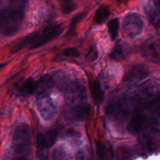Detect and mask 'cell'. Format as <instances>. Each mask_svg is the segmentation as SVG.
<instances>
[{
	"mask_svg": "<svg viewBox=\"0 0 160 160\" xmlns=\"http://www.w3.org/2000/svg\"><path fill=\"white\" fill-rule=\"evenodd\" d=\"M23 12L16 8H7L0 12V33L6 36L16 34L23 20Z\"/></svg>",
	"mask_w": 160,
	"mask_h": 160,
	"instance_id": "obj_1",
	"label": "cell"
},
{
	"mask_svg": "<svg viewBox=\"0 0 160 160\" xmlns=\"http://www.w3.org/2000/svg\"><path fill=\"white\" fill-rule=\"evenodd\" d=\"M31 129L24 122L17 125L13 131L12 144L14 150L18 154H24L30 150Z\"/></svg>",
	"mask_w": 160,
	"mask_h": 160,
	"instance_id": "obj_2",
	"label": "cell"
},
{
	"mask_svg": "<svg viewBox=\"0 0 160 160\" xmlns=\"http://www.w3.org/2000/svg\"><path fill=\"white\" fill-rule=\"evenodd\" d=\"M61 24H54L46 27L40 33H34L28 47L29 49L38 48L56 38L61 32Z\"/></svg>",
	"mask_w": 160,
	"mask_h": 160,
	"instance_id": "obj_3",
	"label": "cell"
},
{
	"mask_svg": "<svg viewBox=\"0 0 160 160\" xmlns=\"http://www.w3.org/2000/svg\"><path fill=\"white\" fill-rule=\"evenodd\" d=\"M142 26L143 22L137 14H128L123 19V31L129 38H134L139 35L142 31Z\"/></svg>",
	"mask_w": 160,
	"mask_h": 160,
	"instance_id": "obj_4",
	"label": "cell"
},
{
	"mask_svg": "<svg viewBox=\"0 0 160 160\" xmlns=\"http://www.w3.org/2000/svg\"><path fill=\"white\" fill-rule=\"evenodd\" d=\"M37 108L42 118L45 121L52 120L57 114V108L48 96L37 98Z\"/></svg>",
	"mask_w": 160,
	"mask_h": 160,
	"instance_id": "obj_5",
	"label": "cell"
},
{
	"mask_svg": "<svg viewBox=\"0 0 160 160\" xmlns=\"http://www.w3.org/2000/svg\"><path fill=\"white\" fill-rule=\"evenodd\" d=\"M142 55L152 61H160V39H156L143 45L141 48Z\"/></svg>",
	"mask_w": 160,
	"mask_h": 160,
	"instance_id": "obj_6",
	"label": "cell"
},
{
	"mask_svg": "<svg viewBox=\"0 0 160 160\" xmlns=\"http://www.w3.org/2000/svg\"><path fill=\"white\" fill-rule=\"evenodd\" d=\"M66 94L68 101L73 104L77 101H81L85 97V91L83 87L79 83L72 82L67 87Z\"/></svg>",
	"mask_w": 160,
	"mask_h": 160,
	"instance_id": "obj_7",
	"label": "cell"
},
{
	"mask_svg": "<svg viewBox=\"0 0 160 160\" xmlns=\"http://www.w3.org/2000/svg\"><path fill=\"white\" fill-rule=\"evenodd\" d=\"M149 74L148 68L144 64H136L128 71L125 80L128 82L137 81L145 78Z\"/></svg>",
	"mask_w": 160,
	"mask_h": 160,
	"instance_id": "obj_8",
	"label": "cell"
},
{
	"mask_svg": "<svg viewBox=\"0 0 160 160\" xmlns=\"http://www.w3.org/2000/svg\"><path fill=\"white\" fill-rule=\"evenodd\" d=\"M144 11L151 23L160 28V6L151 0L145 6Z\"/></svg>",
	"mask_w": 160,
	"mask_h": 160,
	"instance_id": "obj_9",
	"label": "cell"
},
{
	"mask_svg": "<svg viewBox=\"0 0 160 160\" xmlns=\"http://www.w3.org/2000/svg\"><path fill=\"white\" fill-rule=\"evenodd\" d=\"M91 108L89 104L79 103L74 105L69 112V116L76 121H82L91 114Z\"/></svg>",
	"mask_w": 160,
	"mask_h": 160,
	"instance_id": "obj_10",
	"label": "cell"
},
{
	"mask_svg": "<svg viewBox=\"0 0 160 160\" xmlns=\"http://www.w3.org/2000/svg\"><path fill=\"white\" fill-rule=\"evenodd\" d=\"M147 118L143 114H137L131 118L127 126V129L132 134L140 132L145 127Z\"/></svg>",
	"mask_w": 160,
	"mask_h": 160,
	"instance_id": "obj_11",
	"label": "cell"
},
{
	"mask_svg": "<svg viewBox=\"0 0 160 160\" xmlns=\"http://www.w3.org/2000/svg\"><path fill=\"white\" fill-rule=\"evenodd\" d=\"M52 88V81L50 76L45 75L38 81V85L35 92L37 97L48 96L49 92Z\"/></svg>",
	"mask_w": 160,
	"mask_h": 160,
	"instance_id": "obj_12",
	"label": "cell"
},
{
	"mask_svg": "<svg viewBox=\"0 0 160 160\" xmlns=\"http://www.w3.org/2000/svg\"><path fill=\"white\" fill-rule=\"evenodd\" d=\"M89 87L94 102L96 105H99L102 102L104 99L103 91L101 89L99 82L97 80H89Z\"/></svg>",
	"mask_w": 160,
	"mask_h": 160,
	"instance_id": "obj_13",
	"label": "cell"
},
{
	"mask_svg": "<svg viewBox=\"0 0 160 160\" xmlns=\"http://www.w3.org/2000/svg\"><path fill=\"white\" fill-rule=\"evenodd\" d=\"M38 85V81L29 78L25 81L19 88V92L21 96H29L35 92Z\"/></svg>",
	"mask_w": 160,
	"mask_h": 160,
	"instance_id": "obj_14",
	"label": "cell"
},
{
	"mask_svg": "<svg viewBox=\"0 0 160 160\" xmlns=\"http://www.w3.org/2000/svg\"><path fill=\"white\" fill-rule=\"evenodd\" d=\"M109 15V8L106 6H101L96 10L94 16L93 22L94 24H101L107 19Z\"/></svg>",
	"mask_w": 160,
	"mask_h": 160,
	"instance_id": "obj_15",
	"label": "cell"
},
{
	"mask_svg": "<svg viewBox=\"0 0 160 160\" xmlns=\"http://www.w3.org/2000/svg\"><path fill=\"white\" fill-rule=\"evenodd\" d=\"M96 147L98 155L101 160H111L112 154L107 147L105 146L101 142L96 141Z\"/></svg>",
	"mask_w": 160,
	"mask_h": 160,
	"instance_id": "obj_16",
	"label": "cell"
},
{
	"mask_svg": "<svg viewBox=\"0 0 160 160\" xmlns=\"http://www.w3.org/2000/svg\"><path fill=\"white\" fill-rule=\"evenodd\" d=\"M127 52L126 48H125L122 43H119L114 48L111 52V56L113 59H123L126 56Z\"/></svg>",
	"mask_w": 160,
	"mask_h": 160,
	"instance_id": "obj_17",
	"label": "cell"
},
{
	"mask_svg": "<svg viewBox=\"0 0 160 160\" xmlns=\"http://www.w3.org/2000/svg\"><path fill=\"white\" fill-rule=\"evenodd\" d=\"M84 16H85V14L83 12H81V13L76 14L72 18V19H71V22L69 24L68 30L66 32L67 37H70L74 33L77 24L81 21V20L84 17Z\"/></svg>",
	"mask_w": 160,
	"mask_h": 160,
	"instance_id": "obj_18",
	"label": "cell"
},
{
	"mask_svg": "<svg viewBox=\"0 0 160 160\" xmlns=\"http://www.w3.org/2000/svg\"><path fill=\"white\" fill-rule=\"evenodd\" d=\"M108 28L112 39H116L118 35V31H119L118 19L114 18L110 20L108 23Z\"/></svg>",
	"mask_w": 160,
	"mask_h": 160,
	"instance_id": "obj_19",
	"label": "cell"
},
{
	"mask_svg": "<svg viewBox=\"0 0 160 160\" xmlns=\"http://www.w3.org/2000/svg\"><path fill=\"white\" fill-rule=\"evenodd\" d=\"M61 10L64 14H69L73 11L76 7L74 0H59Z\"/></svg>",
	"mask_w": 160,
	"mask_h": 160,
	"instance_id": "obj_20",
	"label": "cell"
},
{
	"mask_svg": "<svg viewBox=\"0 0 160 160\" xmlns=\"http://www.w3.org/2000/svg\"><path fill=\"white\" fill-rule=\"evenodd\" d=\"M58 132L56 130H50L46 132L44 136L47 148L51 147L56 141Z\"/></svg>",
	"mask_w": 160,
	"mask_h": 160,
	"instance_id": "obj_21",
	"label": "cell"
},
{
	"mask_svg": "<svg viewBox=\"0 0 160 160\" xmlns=\"http://www.w3.org/2000/svg\"><path fill=\"white\" fill-rule=\"evenodd\" d=\"M66 151L61 147H58L52 151V157L53 160H66Z\"/></svg>",
	"mask_w": 160,
	"mask_h": 160,
	"instance_id": "obj_22",
	"label": "cell"
},
{
	"mask_svg": "<svg viewBox=\"0 0 160 160\" xmlns=\"http://www.w3.org/2000/svg\"><path fill=\"white\" fill-rule=\"evenodd\" d=\"M36 145L38 149L42 150L43 149L47 148L46 144L44 139V134L41 132H38L36 135Z\"/></svg>",
	"mask_w": 160,
	"mask_h": 160,
	"instance_id": "obj_23",
	"label": "cell"
},
{
	"mask_svg": "<svg viewBox=\"0 0 160 160\" xmlns=\"http://www.w3.org/2000/svg\"><path fill=\"white\" fill-rule=\"evenodd\" d=\"M64 54L68 57L78 58L79 56L80 53L78 49L75 48H68L64 49Z\"/></svg>",
	"mask_w": 160,
	"mask_h": 160,
	"instance_id": "obj_24",
	"label": "cell"
},
{
	"mask_svg": "<svg viewBox=\"0 0 160 160\" xmlns=\"http://www.w3.org/2000/svg\"><path fill=\"white\" fill-rule=\"evenodd\" d=\"M75 158L76 160H84L85 154L82 151H79L76 154Z\"/></svg>",
	"mask_w": 160,
	"mask_h": 160,
	"instance_id": "obj_25",
	"label": "cell"
},
{
	"mask_svg": "<svg viewBox=\"0 0 160 160\" xmlns=\"http://www.w3.org/2000/svg\"><path fill=\"white\" fill-rule=\"evenodd\" d=\"M96 56H97L96 52V51H94L93 49H91V51L89 52L88 55V59H89L91 61H93L94 59H96Z\"/></svg>",
	"mask_w": 160,
	"mask_h": 160,
	"instance_id": "obj_26",
	"label": "cell"
},
{
	"mask_svg": "<svg viewBox=\"0 0 160 160\" xmlns=\"http://www.w3.org/2000/svg\"><path fill=\"white\" fill-rule=\"evenodd\" d=\"M12 160H29L28 158L24 156H19V157H16Z\"/></svg>",
	"mask_w": 160,
	"mask_h": 160,
	"instance_id": "obj_27",
	"label": "cell"
},
{
	"mask_svg": "<svg viewBox=\"0 0 160 160\" xmlns=\"http://www.w3.org/2000/svg\"><path fill=\"white\" fill-rule=\"evenodd\" d=\"M6 65V63H2V64H0V71H1Z\"/></svg>",
	"mask_w": 160,
	"mask_h": 160,
	"instance_id": "obj_28",
	"label": "cell"
},
{
	"mask_svg": "<svg viewBox=\"0 0 160 160\" xmlns=\"http://www.w3.org/2000/svg\"><path fill=\"white\" fill-rule=\"evenodd\" d=\"M155 3H156L157 4L160 6V0H152Z\"/></svg>",
	"mask_w": 160,
	"mask_h": 160,
	"instance_id": "obj_29",
	"label": "cell"
}]
</instances>
